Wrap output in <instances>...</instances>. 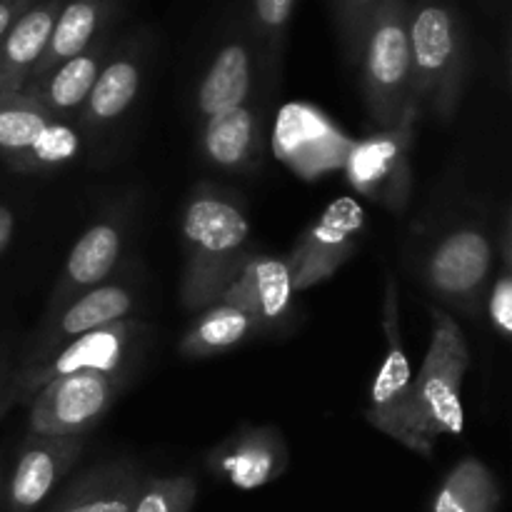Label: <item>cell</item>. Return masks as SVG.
<instances>
[{
    "instance_id": "obj_2",
    "label": "cell",
    "mask_w": 512,
    "mask_h": 512,
    "mask_svg": "<svg viewBox=\"0 0 512 512\" xmlns=\"http://www.w3.org/2000/svg\"><path fill=\"white\" fill-rule=\"evenodd\" d=\"M428 353L418 375H413L408 410H405L400 445L430 458L440 438H460L465 433L463 383L468 375L470 345L458 320L435 308Z\"/></svg>"
},
{
    "instance_id": "obj_11",
    "label": "cell",
    "mask_w": 512,
    "mask_h": 512,
    "mask_svg": "<svg viewBox=\"0 0 512 512\" xmlns=\"http://www.w3.org/2000/svg\"><path fill=\"white\" fill-rule=\"evenodd\" d=\"M85 435H25L10 473L5 475L3 510L35 512L53 495L85 450Z\"/></svg>"
},
{
    "instance_id": "obj_1",
    "label": "cell",
    "mask_w": 512,
    "mask_h": 512,
    "mask_svg": "<svg viewBox=\"0 0 512 512\" xmlns=\"http://www.w3.org/2000/svg\"><path fill=\"white\" fill-rule=\"evenodd\" d=\"M183 280L188 310H203L223 295L250 258V220L235 195L200 185L183 210Z\"/></svg>"
},
{
    "instance_id": "obj_36",
    "label": "cell",
    "mask_w": 512,
    "mask_h": 512,
    "mask_svg": "<svg viewBox=\"0 0 512 512\" xmlns=\"http://www.w3.org/2000/svg\"><path fill=\"white\" fill-rule=\"evenodd\" d=\"M440 3H453V0H440Z\"/></svg>"
},
{
    "instance_id": "obj_33",
    "label": "cell",
    "mask_w": 512,
    "mask_h": 512,
    "mask_svg": "<svg viewBox=\"0 0 512 512\" xmlns=\"http://www.w3.org/2000/svg\"><path fill=\"white\" fill-rule=\"evenodd\" d=\"M18 403H20V398H18V393H15L13 383H10V375H5V378H0V418H3V415Z\"/></svg>"
},
{
    "instance_id": "obj_8",
    "label": "cell",
    "mask_w": 512,
    "mask_h": 512,
    "mask_svg": "<svg viewBox=\"0 0 512 512\" xmlns=\"http://www.w3.org/2000/svg\"><path fill=\"white\" fill-rule=\"evenodd\" d=\"M418 108H410L393 128L378 130L353 145L348 158V180L360 195L390 210H403L413 190V138Z\"/></svg>"
},
{
    "instance_id": "obj_4",
    "label": "cell",
    "mask_w": 512,
    "mask_h": 512,
    "mask_svg": "<svg viewBox=\"0 0 512 512\" xmlns=\"http://www.w3.org/2000/svg\"><path fill=\"white\" fill-rule=\"evenodd\" d=\"M410 0H383L360 43V85L370 120L378 130L393 128L405 118L413 100V60L408 38Z\"/></svg>"
},
{
    "instance_id": "obj_32",
    "label": "cell",
    "mask_w": 512,
    "mask_h": 512,
    "mask_svg": "<svg viewBox=\"0 0 512 512\" xmlns=\"http://www.w3.org/2000/svg\"><path fill=\"white\" fill-rule=\"evenodd\" d=\"M25 8H30V0H0V40Z\"/></svg>"
},
{
    "instance_id": "obj_3",
    "label": "cell",
    "mask_w": 512,
    "mask_h": 512,
    "mask_svg": "<svg viewBox=\"0 0 512 512\" xmlns=\"http://www.w3.org/2000/svg\"><path fill=\"white\" fill-rule=\"evenodd\" d=\"M408 38L413 60V100L420 113L455 118L470 68L468 30L460 10L440 0H410Z\"/></svg>"
},
{
    "instance_id": "obj_25",
    "label": "cell",
    "mask_w": 512,
    "mask_h": 512,
    "mask_svg": "<svg viewBox=\"0 0 512 512\" xmlns=\"http://www.w3.org/2000/svg\"><path fill=\"white\" fill-rule=\"evenodd\" d=\"M500 483L475 455L460 460L435 490L430 512H498Z\"/></svg>"
},
{
    "instance_id": "obj_24",
    "label": "cell",
    "mask_w": 512,
    "mask_h": 512,
    "mask_svg": "<svg viewBox=\"0 0 512 512\" xmlns=\"http://www.w3.org/2000/svg\"><path fill=\"white\" fill-rule=\"evenodd\" d=\"M58 118L28 93L0 95V155L18 173H30L33 153L50 123Z\"/></svg>"
},
{
    "instance_id": "obj_6",
    "label": "cell",
    "mask_w": 512,
    "mask_h": 512,
    "mask_svg": "<svg viewBox=\"0 0 512 512\" xmlns=\"http://www.w3.org/2000/svg\"><path fill=\"white\" fill-rule=\"evenodd\" d=\"M145 340V325L138 320H118V323L103 325L98 330L70 340L60 350H55L48 360L33 365V368H18L10 373L15 393L20 403L30 400L45 383L70 373H108L128 375L133 373V360L138 348Z\"/></svg>"
},
{
    "instance_id": "obj_12",
    "label": "cell",
    "mask_w": 512,
    "mask_h": 512,
    "mask_svg": "<svg viewBox=\"0 0 512 512\" xmlns=\"http://www.w3.org/2000/svg\"><path fill=\"white\" fill-rule=\"evenodd\" d=\"M135 305H138V293L128 283H103L88 290L70 305H65L53 318H45L40 323V330L35 333L30 348L25 350L20 368H33V365L43 363L55 350L90 330L128 320Z\"/></svg>"
},
{
    "instance_id": "obj_20",
    "label": "cell",
    "mask_w": 512,
    "mask_h": 512,
    "mask_svg": "<svg viewBox=\"0 0 512 512\" xmlns=\"http://www.w3.org/2000/svg\"><path fill=\"white\" fill-rule=\"evenodd\" d=\"M65 0H43L25 8L0 40V95L18 93L48 48L55 18Z\"/></svg>"
},
{
    "instance_id": "obj_26",
    "label": "cell",
    "mask_w": 512,
    "mask_h": 512,
    "mask_svg": "<svg viewBox=\"0 0 512 512\" xmlns=\"http://www.w3.org/2000/svg\"><path fill=\"white\" fill-rule=\"evenodd\" d=\"M298 0H248L243 23L258 43L268 73L278 70Z\"/></svg>"
},
{
    "instance_id": "obj_9",
    "label": "cell",
    "mask_w": 512,
    "mask_h": 512,
    "mask_svg": "<svg viewBox=\"0 0 512 512\" xmlns=\"http://www.w3.org/2000/svg\"><path fill=\"white\" fill-rule=\"evenodd\" d=\"M365 213L353 198H338L325 208L315 223L308 225L293 245L285 263L293 275L295 293L330 280L358 250Z\"/></svg>"
},
{
    "instance_id": "obj_10",
    "label": "cell",
    "mask_w": 512,
    "mask_h": 512,
    "mask_svg": "<svg viewBox=\"0 0 512 512\" xmlns=\"http://www.w3.org/2000/svg\"><path fill=\"white\" fill-rule=\"evenodd\" d=\"M263 70L265 63L258 43L243 20H238L213 50L195 88V113L200 123L230 113L240 105H250Z\"/></svg>"
},
{
    "instance_id": "obj_22",
    "label": "cell",
    "mask_w": 512,
    "mask_h": 512,
    "mask_svg": "<svg viewBox=\"0 0 512 512\" xmlns=\"http://www.w3.org/2000/svg\"><path fill=\"white\" fill-rule=\"evenodd\" d=\"M258 335H265V330L253 315L223 300H215L188 325L180 338V353L190 360L215 358Z\"/></svg>"
},
{
    "instance_id": "obj_15",
    "label": "cell",
    "mask_w": 512,
    "mask_h": 512,
    "mask_svg": "<svg viewBox=\"0 0 512 512\" xmlns=\"http://www.w3.org/2000/svg\"><path fill=\"white\" fill-rule=\"evenodd\" d=\"M215 478L238 490H258L290 468V450L278 428L258 425L230 435L208 455Z\"/></svg>"
},
{
    "instance_id": "obj_23",
    "label": "cell",
    "mask_w": 512,
    "mask_h": 512,
    "mask_svg": "<svg viewBox=\"0 0 512 512\" xmlns=\"http://www.w3.org/2000/svg\"><path fill=\"white\" fill-rule=\"evenodd\" d=\"M203 153L223 170H248L260 158V115L250 105L203 123Z\"/></svg>"
},
{
    "instance_id": "obj_17",
    "label": "cell",
    "mask_w": 512,
    "mask_h": 512,
    "mask_svg": "<svg viewBox=\"0 0 512 512\" xmlns=\"http://www.w3.org/2000/svg\"><path fill=\"white\" fill-rule=\"evenodd\" d=\"M295 295L298 293L285 258L250 253L218 300L253 315L268 335L293 318Z\"/></svg>"
},
{
    "instance_id": "obj_21",
    "label": "cell",
    "mask_w": 512,
    "mask_h": 512,
    "mask_svg": "<svg viewBox=\"0 0 512 512\" xmlns=\"http://www.w3.org/2000/svg\"><path fill=\"white\" fill-rule=\"evenodd\" d=\"M120 5H123V0H65L58 18H55L48 48H45L43 58L35 65L28 80L40 78L55 65L83 53L95 40L110 33L120 13Z\"/></svg>"
},
{
    "instance_id": "obj_30",
    "label": "cell",
    "mask_w": 512,
    "mask_h": 512,
    "mask_svg": "<svg viewBox=\"0 0 512 512\" xmlns=\"http://www.w3.org/2000/svg\"><path fill=\"white\" fill-rule=\"evenodd\" d=\"M80 150V128L68 123V120H53L45 135L40 138L38 148L33 153V163H30V173H40V170H55L60 165H68L75 160Z\"/></svg>"
},
{
    "instance_id": "obj_31",
    "label": "cell",
    "mask_w": 512,
    "mask_h": 512,
    "mask_svg": "<svg viewBox=\"0 0 512 512\" xmlns=\"http://www.w3.org/2000/svg\"><path fill=\"white\" fill-rule=\"evenodd\" d=\"M15 228H18V215H15V210L10 205L0 203V255L13 243Z\"/></svg>"
},
{
    "instance_id": "obj_14",
    "label": "cell",
    "mask_w": 512,
    "mask_h": 512,
    "mask_svg": "<svg viewBox=\"0 0 512 512\" xmlns=\"http://www.w3.org/2000/svg\"><path fill=\"white\" fill-rule=\"evenodd\" d=\"M145 55H148V43L143 33H130L113 43L88 100L75 118L78 128H110L133 108L143 85Z\"/></svg>"
},
{
    "instance_id": "obj_5",
    "label": "cell",
    "mask_w": 512,
    "mask_h": 512,
    "mask_svg": "<svg viewBox=\"0 0 512 512\" xmlns=\"http://www.w3.org/2000/svg\"><path fill=\"white\" fill-rule=\"evenodd\" d=\"M495 245L480 225L465 223L448 230L423 260V280L430 293L465 315H478L493 275Z\"/></svg>"
},
{
    "instance_id": "obj_35",
    "label": "cell",
    "mask_w": 512,
    "mask_h": 512,
    "mask_svg": "<svg viewBox=\"0 0 512 512\" xmlns=\"http://www.w3.org/2000/svg\"><path fill=\"white\" fill-rule=\"evenodd\" d=\"M33 3H43V0H30V5H33Z\"/></svg>"
},
{
    "instance_id": "obj_28",
    "label": "cell",
    "mask_w": 512,
    "mask_h": 512,
    "mask_svg": "<svg viewBox=\"0 0 512 512\" xmlns=\"http://www.w3.org/2000/svg\"><path fill=\"white\" fill-rule=\"evenodd\" d=\"M328 3L330 10H333L335 33H338L343 55L348 58V63L355 65L365 28L373 20V15L378 13L383 0H328Z\"/></svg>"
},
{
    "instance_id": "obj_18",
    "label": "cell",
    "mask_w": 512,
    "mask_h": 512,
    "mask_svg": "<svg viewBox=\"0 0 512 512\" xmlns=\"http://www.w3.org/2000/svg\"><path fill=\"white\" fill-rule=\"evenodd\" d=\"M110 48H113V35L105 33L83 53L55 65L53 70H48L40 78L28 80L23 85V93L38 100L53 118L73 123V118H78L80 108L88 100L95 80H98Z\"/></svg>"
},
{
    "instance_id": "obj_37",
    "label": "cell",
    "mask_w": 512,
    "mask_h": 512,
    "mask_svg": "<svg viewBox=\"0 0 512 512\" xmlns=\"http://www.w3.org/2000/svg\"><path fill=\"white\" fill-rule=\"evenodd\" d=\"M490 3H493V0H490Z\"/></svg>"
},
{
    "instance_id": "obj_34",
    "label": "cell",
    "mask_w": 512,
    "mask_h": 512,
    "mask_svg": "<svg viewBox=\"0 0 512 512\" xmlns=\"http://www.w3.org/2000/svg\"><path fill=\"white\" fill-rule=\"evenodd\" d=\"M5 468H3V463H0V508H3V493H5Z\"/></svg>"
},
{
    "instance_id": "obj_7",
    "label": "cell",
    "mask_w": 512,
    "mask_h": 512,
    "mask_svg": "<svg viewBox=\"0 0 512 512\" xmlns=\"http://www.w3.org/2000/svg\"><path fill=\"white\" fill-rule=\"evenodd\" d=\"M128 383V375L70 373L45 383L30 398L28 433L35 435H88L105 418L115 398Z\"/></svg>"
},
{
    "instance_id": "obj_27",
    "label": "cell",
    "mask_w": 512,
    "mask_h": 512,
    "mask_svg": "<svg viewBox=\"0 0 512 512\" xmlns=\"http://www.w3.org/2000/svg\"><path fill=\"white\" fill-rule=\"evenodd\" d=\"M195 498H198V483L193 475L143 478L130 512H190Z\"/></svg>"
},
{
    "instance_id": "obj_29",
    "label": "cell",
    "mask_w": 512,
    "mask_h": 512,
    "mask_svg": "<svg viewBox=\"0 0 512 512\" xmlns=\"http://www.w3.org/2000/svg\"><path fill=\"white\" fill-rule=\"evenodd\" d=\"M512 250H510V218L503 225V265L498 270V278L488 285L485 305H488V318L495 333L503 340L512 338Z\"/></svg>"
},
{
    "instance_id": "obj_13",
    "label": "cell",
    "mask_w": 512,
    "mask_h": 512,
    "mask_svg": "<svg viewBox=\"0 0 512 512\" xmlns=\"http://www.w3.org/2000/svg\"><path fill=\"white\" fill-rule=\"evenodd\" d=\"M383 333H385V355L380 363L378 375L368 393V410L365 418L380 433L400 440L405 410H408L410 388H413V368H410L408 350H405L403 333H400V300L398 283L388 278L383 298Z\"/></svg>"
},
{
    "instance_id": "obj_16",
    "label": "cell",
    "mask_w": 512,
    "mask_h": 512,
    "mask_svg": "<svg viewBox=\"0 0 512 512\" xmlns=\"http://www.w3.org/2000/svg\"><path fill=\"white\" fill-rule=\"evenodd\" d=\"M120 255H123V225L115 218H105L90 225L73 245L58 275V283L50 290L43 320L53 318L55 313H60L65 305H70L88 290L108 283V278L118 268Z\"/></svg>"
},
{
    "instance_id": "obj_19",
    "label": "cell",
    "mask_w": 512,
    "mask_h": 512,
    "mask_svg": "<svg viewBox=\"0 0 512 512\" xmlns=\"http://www.w3.org/2000/svg\"><path fill=\"white\" fill-rule=\"evenodd\" d=\"M143 478L133 460H105L80 473L48 512H130Z\"/></svg>"
}]
</instances>
